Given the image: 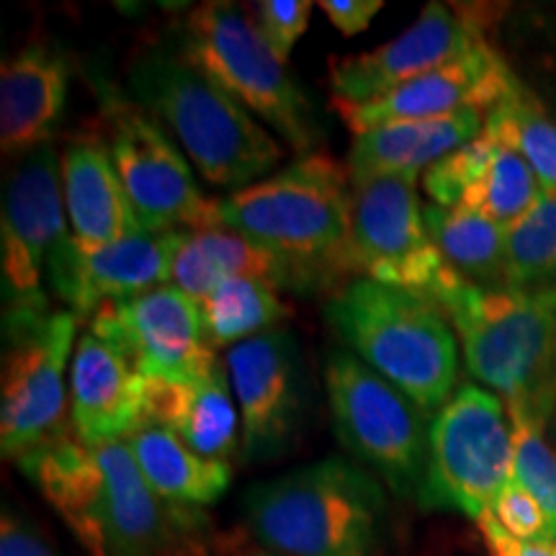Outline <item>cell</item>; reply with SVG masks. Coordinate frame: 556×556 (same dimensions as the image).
<instances>
[{"mask_svg":"<svg viewBox=\"0 0 556 556\" xmlns=\"http://www.w3.org/2000/svg\"><path fill=\"white\" fill-rule=\"evenodd\" d=\"M484 135L516 150L531 165L544 191H556V122L523 83L486 111Z\"/></svg>","mask_w":556,"mask_h":556,"instance_id":"obj_27","label":"cell"},{"mask_svg":"<svg viewBox=\"0 0 556 556\" xmlns=\"http://www.w3.org/2000/svg\"><path fill=\"white\" fill-rule=\"evenodd\" d=\"M144 420L173 430L186 446L214 462H227L240 448V413L222 366L189 381L144 377Z\"/></svg>","mask_w":556,"mask_h":556,"instance_id":"obj_24","label":"cell"},{"mask_svg":"<svg viewBox=\"0 0 556 556\" xmlns=\"http://www.w3.org/2000/svg\"><path fill=\"white\" fill-rule=\"evenodd\" d=\"M497 142L490 135H479L471 142L448 152L446 157L438 160L435 165L422 173V191L430 197V204L443 208L462 206L464 197L471 186L477 184L492 155H495Z\"/></svg>","mask_w":556,"mask_h":556,"instance_id":"obj_32","label":"cell"},{"mask_svg":"<svg viewBox=\"0 0 556 556\" xmlns=\"http://www.w3.org/2000/svg\"><path fill=\"white\" fill-rule=\"evenodd\" d=\"M253 556H281V554H274V552H258V554H253Z\"/></svg>","mask_w":556,"mask_h":556,"instance_id":"obj_38","label":"cell"},{"mask_svg":"<svg viewBox=\"0 0 556 556\" xmlns=\"http://www.w3.org/2000/svg\"><path fill=\"white\" fill-rule=\"evenodd\" d=\"M103 116L111 127V157L144 232L163 235L222 227L219 201L204 197L189 160L180 155L155 116L106 90Z\"/></svg>","mask_w":556,"mask_h":556,"instance_id":"obj_10","label":"cell"},{"mask_svg":"<svg viewBox=\"0 0 556 556\" xmlns=\"http://www.w3.org/2000/svg\"><path fill=\"white\" fill-rule=\"evenodd\" d=\"M554 422H556V420H554ZM554 430H556V426H554Z\"/></svg>","mask_w":556,"mask_h":556,"instance_id":"obj_39","label":"cell"},{"mask_svg":"<svg viewBox=\"0 0 556 556\" xmlns=\"http://www.w3.org/2000/svg\"><path fill=\"white\" fill-rule=\"evenodd\" d=\"M70 67L50 45H26L0 70V144L5 155H29L52 142L67 101Z\"/></svg>","mask_w":556,"mask_h":556,"instance_id":"obj_21","label":"cell"},{"mask_svg":"<svg viewBox=\"0 0 556 556\" xmlns=\"http://www.w3.org/2000/svg\"><path fill=\"white\" fill-rule=\"evenodd\" d=\"M80 317L52 309L3 323L5 356L0 384V451L18 458L58 438L65 426V377Z\"/></svg>","mask_w":556,"mask_h":556,"instance_id":"obj_12","label":"cell"},{"mask_svg":"<svg viewBox=\"0 0 556 556\" xmlns=\"http://www.w3.org/2000/svg\"><path fill=\"white\" fill-rule=\"evenodd\" d=\"M227 371L240 413L245 462L276 458L296 435L304 407V379L294 338L268 330L227 353Z\"/></svg>","mask_w":556,"mask_h":556,"instance_id":"obj_16","label":"cell"},{"mask_svg":"<svg viewBox=\"0 0 556 556\" xmlns=\"http://www.w3.org/2000/svg\"><path fill=\"white\" fill-rule=\"evenodd\" d=\"M490 513L513 539L528 541V544H556V533L544 507L516 479H510L500 490Z\"/></svg>","mask_w":556,"mask_h":556,"instance_id":"obj_33","label":"cell"},{"mask_svg":"<svg viewBox=\"0 0 556 556\" xmlns=\"http://www.w3.org/2000/svg\"><path fill=\"white\" fill-rule=\"evenodd\" d=\"M381 0H323L319 11L332 21V26L343 34V37H356L366 31L374 16L381 11Z\"/></svg>","mask_w":556,"mask_h":556,"instance_id":"obj_36","label":"cell"},{"mask_svg":"<svg viewBox=\"0 0 556 556\" xmlns=\"http://www.w3.org/2000/svg\"><path fill=\"white\" fill-rule=\"evenodd\" d=\"M18 469L88 556H206L199 507L160 497L124 441L88 446L67 428L21 456Z\"/></svg>","mask_w":556,"mask_h":556,"instance_id":"obj_1","label":"cell"},{"mask_svg":"<svg viewBox=\"0 0 556 556\" xmlns=\"http://www.w3.org/2000/svg\"><path fill=\"white\" fill-rule=\"evenodd\" d=\"M462 340L469 374L546 428L556 409V287L482 289L454 276L433 296Z\"/></svg>","mask_w":556,"mask_h":556,"instance_id":"obj_2","label":"cell"},{"mask_svg":"<svg viewBox=\"0 0 556 556\" xmlns=\"http://www.w3.org/2000/svg\"><path fill=\"white\" fill-rule=\"evenodd\" d=\"M516 83L518 78L507 67V62L490 45H484L469 58L405 83L384 99L364 103V106L332 103V109L353 135H361V131L392 122L443 119V116H456L464 111L486 114L516 88Z\"/></svg>","mask_w":556,"mask_h":556,"instance_id":"obj_17","label":"cell"},{"mask_svg":"<svg viewBox=\"0 0 556 556\" xmlns=\"http://www.w3.org/2000/svg\"><path fill=\"white\" fill-rule=\"evenodd\" d=\"M417 184L397 176L353 186L351 261L356 278L433 299L456 274L430 240Z\"/></svg>","mask_w":556,"mask_h":556,"instance_id":"obj_13","label":"cell"},{"mask_svg":"<svg viewBox=\"0 0 556 556\" xmlns=\"http://www.w3.org/2000/svg\"><path fill=\"white\" fill-rule=\"evenodd\" d=\"M127 83L139 106L176 135L208 184L240 191L281 163L276 137L180 52L137 54Z\"/></svg>","mask_w":556,"mask_h":556,"instance_id":"obj_3","label":"cell"},{"mask_svg":"<svg viewBox=\"0 0 556 556\" xmlns=\"http://www.w3.org/2000/svg\"><path fill=\"white\" fill-rule=\"evenodd\" d=\"M325 392L340 443L397 497H420L428 475V413L351 351L325 361Z\"/></svg>","mask_w":556,"mask_h":556,"instance_id":"obj_8","label":"cell"},{"mask_svg":"<svg viewBox=\"0 0 556 556\" xmlns=\"http://www.w3.org/2000/svg\"><path fill=\"white\" fill-rule=\"evenodd\" d=\"M70 420L88 446L124 441L144 420V377L122 348L86 330L70 366Z\"/></svg>","mask_w":556,"mask_h":556,"instance_id":"obj_18","label":"cell"},{"mask_svg":"<svg viewBox=\"0 0 556 556\" xmlns=\"http://www.w3.org/2000/svg\"><path fill=\"white\" fill-rule=\"evenodd\" d=\"M199 307L212 348L238 345L263 336L270 325L289 315L278 291L253 278H227Z\"/></svg>","mask_w":556,"mask_h":556,"instance_id":"obj_28","label":"cell"},{"mask_svg":"<svg viewBox=\"0 0 556 556\" xmlns=\"http://www.w3.org/2000/svg\"><path fill=\"white\" fill-rule=\"evenodd\" d=\"M88 330L122 348L148 379H204L222 366L206 338L201 307L178 287L101 304Z\"/></svg>","mask_w":556,"mask_h":556,"instance_id":"obj_15","label":"cell"},{"mask_svg":"<svg viewBox=\"0 0 556 556\" xmlns=\"http://www.w3.org/2000/svg\"><path fill=\"white\" fill-rule=\"evenodd\" d=\"M507 289L556 287V191H544L518 222L505 229Z\"/></svg>","mask_w":556,"mask_h":556,"instance_id":"obj_29","label":"cell"},{"mask_svg":"<svg viewBox=\"0 0 556 556\" xmlns=\"http://www.w3.org/2000/svg\"><path fill=\"white\" fill-rule=\"evenodd\" d=\"M180 54L268 124L299 155L315 152V111L245 9L208 0L186 16Z\"/></svg>","mask_w":556,"mask_h":556,"instance_id":"obj_7","label":"cell"},{"mask_svg":"<svg viewBox=\"0 0 556 556\" xmlns=\"http://www.w3.org/2000/svg\"><path fill=\"white\" fill-rule=\"evenodd\" d=\"M186 235V229L163 235L139 232L96 253L83 255L78 250L67 309L78 317H93L101 304L127 302L165 287L173 278V263Z\"/></svg>","mask_w":556,"mask_h":556,"instance_id":"obj_22","label":"cell"},{"mask_svg":"<svg viewBox=\"0 0 556 556\" xmlns=\"http://www.w3.org/2000/svg\"><path fill=\"white\" fill-rule=\"evenodd\" d=\"M513 422V479L539 500L556 533V451L546 441L544 426L531 417L507 413Z\"/></svg>","mask_w":556,"mask_h":556,"instance_id":"obj_31","label":"cell"},{"mask_svg":"<svg viewBox=\"0 0 556 556\" xmlns=\"http://www.w3.org/2000/svg\"><path fill=\"white\" fill-rule=\"evenodd\" d=\"M513 422L503 400L482 387H458L430 420L428 475L417 500L479 520L513 479Z\"/></svg>","mask_w":556,"mask_h":556,"instance_id":"obj_9","label":"cell"},{"mask_svg":"<svg viewBox=\"0 0 556 556\" xmlns=\"http://www.w3.org/2000/svg\"><path fill=\"white\" fill-rule=\"evenodd\" d=\"M139 475L160 497L173 505L206 507L225 495L232 482L227 462H214L186 446L173 430L142 420L124 438Z\"/></svg>","mask_w":556,"mask_h":556,"instance_id":"obj_25","label":"cell"},{"mask_svg":"<svg viewBox=\"0 0 556 556\" xmlns=\"http://www.w3.org/2000/svg\"><path fill=\"white\" fill-rule=\"evenodd\" d=\"M250 531L281 556H379L384 484L330 456L253 484L242 497Z\"/></svg>","mask_w":556,"mask_h":556,"instance_id":"obj_4","label":"cell"},{"mask_svg":"<svg viewBox=\"0 0 556 556\" xmlns=\"http://www.w3.org/2000/svg\"><path fill=\"white\" fill-rule=\"evenodd\" d=\"M222 227L304 263L332 281L356 274L351 261L353 180L328 152L299 155L258 184L219 201Z\"/></svg>","mask_w":556,"mask_h":556,"instance_id":"obj_6","label":"cell"},{"mask_svg":"<svg viewBox=\"0 0 556 556\" xmlns=\"http://www.w3.org/2000/svg\"><path fill=\"white\" fill-rule=\"evenodd\" d=\"M325 317L353 356L428 415L454 397L456 330L433 299L361 276L328 299Z\"/></svg>","mask_w":556,"mask_h":556,"instance_id":"obj_5","label":"cell"},{"mask_svg":"<svg viewBox=\"0 0 556 556\" xmlns=\"http://www.w3.org/2000/svg\"><path fill=\"white\" fill-rule=\"evenodd\" d=\"M484 116L482 111H464L443 119L392 122L361 131L348 152L353 186L374 178H420L438 160L482 135Z\"/></svg>","mask_w":556,"mask_h":556,"instance_id":"obj_23","label":"cell"},{"mask_svg":"<svg viewBox=\"0 0 556 556\" xmlns=\"http://www.w3.org/2000/svg\"><path fill=\"white\" fill-rule=\"evenodd\" d=\"M60 178L70 238L83 255L144 232L101 139L70 144L60 157Z\"/></svg>","mask_w":556,"mask_h":556,"instance_id":"obj_20","label":"cell"},{"mask_svg":"<svg viewBox=\"0 0 556 556\" xmlns=\"http://www.w3.org/2000/svg\"><path fill=\"white\" fill-rule=\"evenodd\" d=\"M312 9L315 5L309 0H263L255 5V24L270 50L283 62L289 60L294 45L307 31Z\"/></svg>","mask_w":556,"mask_h":556,"instance_id":"obj_34","label":"cell"},{"mask_svg":"<svg viewBox=\"0 0 556 556\" xmlns=\"http://www.w3.org/2000/svg\"><path fill=\"white\" fill-rule=\"evenodd\" d=\"M541 193H544V186L531 165L516 150L497 142L490 165L456 208H469L497 225L510 227L526 212H531Z\"/></svg>","mask_w":556,"mask_h":556,"instance_id":"obj_30","label":"cell"},{"mask_svg":"<svg viewBox=\"0 0 556 556\" xmlns=\"http://www.w3.org/2000/svg\"><path fill=\"white\" fill-rule=\"evenodd\" d=\"M477 523L492 556H556V544H528V541L513 539L490 510Z\"/></svg>","mask_w":556,"mask_h":556,"instance_id":"obj_37","label":"cell"},{"mask_svg":"<svg viewBox=\"0 0 556 556\" xmlns=\"http://www.w3.org/2000/svg\"><path fill=\"white\" fill-rule=\"evenodd\" d=\"M0 556H60L50 539L24 518L21 513L5 507L0 520Z\"/></svg>","mask_w":556,"mask_h":556,"instance_id":"obj_35","label":"cell"},{"mask_svg":"<svg viewBox=\"0 0 556 556\" xmlns=\"http://www.w3.org/2000/svg\"><path fill=\"white\" fill-rule=\"evenodd\" d=\"M422 217H426L430 240L456 276L482 289H507V227L469 208H443L435 204H428Z\"/></svg>","mask_w":556,"mask_h":556,"instance_id":"obj_26","label":"cell"},{"mask_svg":"<svg viewBox=\"0 0 556 556\" xmlns=\"http://www.w3.org/2000/svg\"><path fill=\"white\" fill-rule=\"evenodd\" d=\"M67 235L60 157L50 142L21 157L5 180L0 219L3 323L34 319L54 309L45 278L54 250Z\"/></svg>","mask_w":556,"mask_h":556,"instance_id":"obj_11","label":"cell"},{"mask_svg":"<svg viewBox=\"0 0 556 556\" xmlns=\"http://www.w3.org/2000/svg\"><path fill=\"white\" fill-rule=\"evenodd\" d=\"M490 45L484 13L467 5L428 3L413 26L371 52L330 60L332 103L364 106L405 83L446 67Z\"/></svg>","mask_w":556,"mask_h":556,"instance_id":"obj_14","label":"cell"},{"mask_svg":"<svg viewBox=\"0 0 556 556\" xmlns=\"http://www.w3.org/2000/svg\"><path fill=\"white\" fill-rule=\"evenodd\" d=\"M227 278H253L276 291L323 289L325 283L332 281L323 270L274 253L227 227L186 235L176 263H173V287L201 304Z\"/></svg>","mask_w":556,"mask_h":556,"instance_id":"obj_19","label":"cell"}]
</instances>
